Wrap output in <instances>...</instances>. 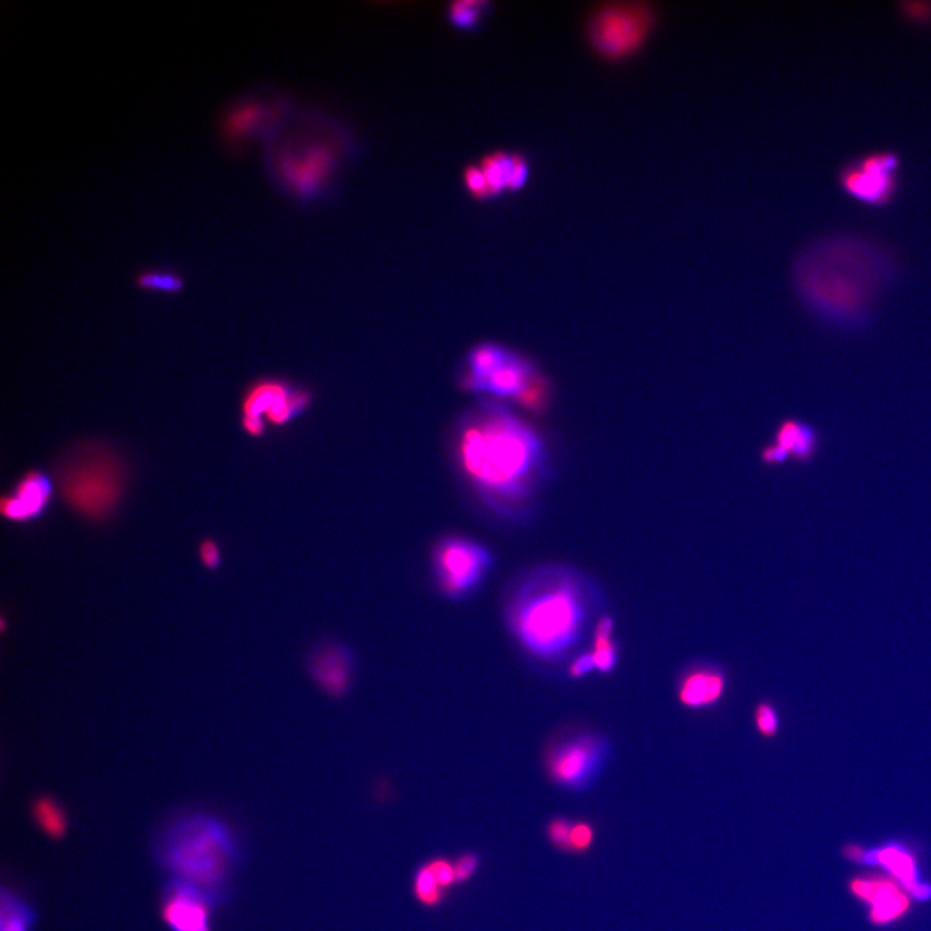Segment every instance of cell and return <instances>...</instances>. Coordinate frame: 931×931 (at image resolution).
Listing matches in <instances>:
<instances>
[{
	"label": "cell",
	"instance_id": "cell-37",
	"mask_svg": "<svg viewBox=\"0 0 931 931\" xmlns=\"http://www.w3.org/2000/svg\"><path fill=\"white\" fill-rule=\"evenodd\" d=\"M904 6L908 7L903 8V13L907 16L908 20L919 22V24H925V22L931 21V4H929V7L926 8V10L922 8L924 7V3L920 4L922 12L915 10V8L911 6V3L904 4Z\"/></svg>",
	"mask_w": 931,
	"mask_h": 931
},
{
	"label": "cell",
	"instance_id": "cell-38",
	"mask_svg": "<svg viewBox=\"0 0 931 931\" xmlns=\"http://www.w3.org/2000/svg\"><path fill=\"white\" fill-rule=\"evenodd\" d=\"M242 427H244L247 434L260 436L263 435L264 429H266V423H264L263 418L242 417Z\"/></svg>",
	"mask_w": 931,
	"mask_h": 931
},
{
	"label": "cell",
	"instance_id": "cell-36",
	"mask_svg": "<svg viewBox=\"0 0 931 931\" xmlns=\"http://www.w3.org/2000/svg\"><path fill=\"white\" fill-rule=\"evenodd\" d=\"M788 458H791L789 454L775 443L763 449L762 452V460L769 463V465H780V463L787 461Z\"/></svg>",
	"mask_w": 931,
	"mask_h": 931
},
{
	"label": "cell",
	"instance_id": "cell-26",
	"mask_svg": "<svg viewBox=\"0 0 931 931\" xmlns=\"http://www.w3.org/2000/svg\"><path fill=\"white\" fill-rule=\"evenodd\" d=\"M487 3L462 0L453 2L448 7V17L452 24L462 29H474L482 20Z\"/></svg>",
	"mask_w": 931,
	"mask_h": 931
},
{
	"label": "cell",
	"instance_id": "cell-14",
	"mask_svg": "<svg viewBox=\"0 0 931 931\" xmlns=\"http://www.w3.org/2000/svg\"><path fill=\"white\" fill-rule=\"evenodd\" d=\"M727 687L726 674L712 665H699L682 675L678 683L679 703L690 709L713 707Z\"/></svg>",
	"mask_w": 931,
	"mask_h": 931
},
{
	"label": "cell",
	"instance_id": "cell-23",
	"mask_svg": "<svg viewBox=\"0 0 931 931\" xmlns=\"http://www.w3.org/2000/svg\"><path fill=\"white\" fill-rule=\"evenodd\" d=\"M0 904V931H32L34 913L24 900L3 889Z\"/></svg>",
	"mask_w": 931,
	"mask_h": 931
},
{
	"label": "cell",
	"instance_id": "cell-10",
	"mask_svg": "<svg viewBox=\"0 0 931 931\" xmlns=\"http://www.w3.org/2000/svg\"><path fill=\"white\" fill-rule=\"evenodd\" d=\"M308 404L310 395L307 392L295 390L286 383L268 381L258 383L247 392L242 412L244 417L266 416L272 425H285L299 416Z\"/></svg>",
	"mask_w": 931,
	"mask_h": 931
},
{
	"label": "cell",
	"instance_id": "cell-40",
	"mask_svg": "<svg viewBox=\"0 0 931 931\" xmlns=\"http://www.w3.org/2000/svg\"><path fill=\"white\" fill-rule=\"evenodd\" d=\"M910 895H912L913 898L919 899V900L930 899L931 898V886L922 884V882H920V884L917 885L916 888L911 891Z\"/></svg>",
	"mask_w": 931,
	"mask_h": 931
},
{
	"label": "cell",
	"instance_id": "cell-6",
	"mask_svg": "<svg viewBox=\"0 0 931 931\" xmlns=\"http://www.w3.org/2000/svg\"><path fill=\"white\" fill-rule=\"evenodd\" d=\"M610 754L606 740L599 735H569L549 749L546 770L549 778L560 788L582 792L593 785Z\"/></svg>",
	"mask_w": 931,
	"mask_h": 931
},
{
	"label": "cell",
	"instance_id": "cell-20",
	"mask_svg": "<svg viewBox=\"0 0 931 931\" xmlns=\"http://www.w3.org/2000/svg\"><path fill=\"white\" fill-rule=\"evenodd\" d=\"M268 116L269 109L259 101L253 99L240 101L225 110L222 122H220V130L225 139L238 143L254 134L259 126L266 122Z\"/></svg>",
	"mask_w": 931,
	"mask_h": 931
},
{
	"label": "cell",
	"instance_id": "cell-11",
	"mask_svg": "<svg viewBox=\"0 0 931 931\" xmlns=\"http://www.w3.org/2000/svg\"><path fill=\"white\" fill-rule=\"evenodd\" d=\"M850 891L868 904L869 920L876 925L902 919L911 908L910 893L891 877L854 878Z\"/></svg>",
	"mask_w": 931,
	"mask_h": 931
},
{
	"label": "cell",
	"instance_id": "cell-21",
	"mask_svg": "<svg viewBox=\"0 0 931 931\" xmlns=\"http://www.w3.org/2000/svg\"><path fill=\"white\" fill-rule=\"evenodd\" d=\"M511 352L492 343L480 344L469 355V369H467L466 387L478 391L480 385L494 370L505 363Z\"/></svg>",
	"mask_w": 931,
	"mask_h": 931
},
{
	"label": "cell",
	"instance_id": "cell-4",
	"mask_svg": "<svg viewBox=\"0 0 931 931\" xmlns=\"http://www.w3.org/2000/svg\"><path fill=\"white\" fill-rule=\"evenodd\" d=\"M659 22V11L648 0H608L586 13L584 37L599 59L620 63L639 54Z\"/></svg>",
	"mask_w": 931,
	"mask_h": 931
},
{
	"label": "cell",
	"instance_id": "cell-24",
	"mask_svg": "<svg viewBox=\"0 0 931 931\" xmlns=\"http://www.w3.org/2000/svg\"><path fill=\"white\" fill-rule=\"evenodd\" d=\"M34 816L39 827L51 837L59 838L66 829V816L63 809L52 798H39L34 805Z\"/></svg>",
	"mask_w": 931,
	"mask_h": 931
},
{
	"label": "cell",
	"instance_id": "cell-35",
	"mask_svg": "<svg viewBox=\"0 0 931 931\" xmlns=\"http://www.w3.org/2000/svg\"><path fill=\"white\" fill-rule=\"evenodd\" d=\"M200 558L201 562L204 563L206 567L214 568L218 566L220 562V550L216 542L213 540H205L202 542L200 546Z\"/></svg>",
	"mask_w": 931,
	"mask_h": 931
},
{
	"label": "cell",
	"instance_id": "cell-22",
	"mask_svg": "<svg viewBox=\"0 0 931 931\" xmlns=\"http://www.w3.org/2000/svg\"><path fill=\"white\" fill-rule=\"evenodd\" d=\"M613 634H615V621H613L611 616H602L595 622L593 629V648H591L590 652L591 655H593L595 669H597L599 673H611L617 665L619 653H617V646Z\"/></svg>",
	"mask_w": 931,
	"mask_h": 931
},
{
	"label": "cell",
	"instance_id": "cell-15",
	"mask_svg": "<svg viewBox=\"0 0 931 931\" xmlns=\"http://www.w3.org/2000/svg\"><path fill=\"white\" fill-rule=\"evenodd\" d=\"M487 176L491 197L506 191H518L528 183L531 165L528 158L520 153L494 152L487 154L480 162Z\"/></svg>",
	"mask_w": 931,
	"mask_h": 931
},
{
	"label": "cell",
	"instance_id": "cell-34",
	"mask_svg": "<svg viewBox=\"0 0 931 931\" xmlns=\"http://www.w3.org/2000/svg\"><path fill=\"white\" fill-rule=\"evenodd\" d=\"M595 670L597 669H595L593 655H591V652H584L581 653V655H577L575 659L572 660L568 672L572 678L581 679L595 672Z\"/></svg>",
	"mask_w": 931,
	"mask_h": 931
},
{
	"label": "cell",
	"instance_id": "cell-9",
	"mask_svg": "<svg viewBox=\"0 0 931 931\" xmlns=\"http://www.w3.org/2000/svg\"><path fill=\"white\" fill-rule=\"evenodd\" d=\"M334 165L333 150L321 144L299 150H284L277 157L281 179L299 196H310L328 178Z\"/></svg>",
	"mask_w": 931,
	"mask_h": 931
},
{
	"label": "cell",
	"instance_id": "cell-29",
	"mask_svg": "<svg viewBox=\"0 0 931 931\" xmlns=\"http://www.w3.org/2000/svg\"><path fill=\"white\" fill-rule=\"evenodd\" d=\"M595 842L594 825L586 820L573 823L571 840H569V853L585 854L593 847Z\"/></svg>",
	"mask_w": 931,
	"mask_h": 931
},
{
	"label": "cell",
	"instance_id": "cell-2",
	"mask_svg": "<svg viewBox=\"0 0 931 931\" xmlns=\"http://www.w3.org/2000/svg\"><path fill=\"white\" fill-rule=\"evenodd\" d=\"M589 620L584 588L566 572L529 578L510 604L509 624L520 646L537 659L554 661L581 642Z\"/></svg>",
	"mask_w": 931,
	"mask_h": 931
},
{
	"label": "cell",
	"instance_id": "cell-31",
	"mask_svg": "<svg viewBox=\"0 0 931 931\" xmlns=\"http://www.w3.org/2000/svg\"><path fill=\"white\" fill-rule=\"evenodd\" d=\"M754 722H756L760 734L767 736V738L774 736L779 730V714L769 703L758 705L756 712H754Z\"/></svg>",
	"mask_w": 931,
	"mask_h": 931
},
{
	"label": "cell",
	"instance_id": "cell-12",
	"mask_svg": "<svg viewBox=\"0 0 931 931\" xmlns=\"http://www.w3.org/2000/svg\"><path fill=\"white\" fill-rule=\"evenodd\" d=\"M163 920L172 931H210V902L204 889L175 880L167 888Z\"/></svg>",
	"mask_w": 931,
	"mask_h": 931
},
{
	"label": "cell",
	"instance_id": "cell-17",
	"mask_svg": "<svg viewBox=\"0 0 931 931\" xmlns=\"http://www.w3.org/2000/svg\"><path fill=\"white\" fill-rule=\"evenodd\" d=\"M311 670L313 677L325 690L341 694L351 679L350 653L338 644H326L312 657Z\"/></svg>",
	"mask_w": 931,
	"mask_h": 931
},
{
	"label": "cell",
	"instance_id": "cell-5",
	"mask_svg": "<svg viewBox=\"0 0 931 931\" xmlns=\"http://www.w3.org/2000/svg\"><path fill=\"white\" fill-rule=\"evenodd\" d=\"M59 488L72 509L88 518H104L121 498V463L107 450L90 447L74 452L57 472Z\"/></svg>",
	"mask_w": 931,
	"mask_h": 931
},
{
	"label": "cell",
	"instance_id": "cell-25",
	"mask_svg": "<svg viewBox=\"0 0 931 931\" xmlns=\"http://www.w3.org/2000/svg\"><path fill=\"white\" fill-rule=\"evenodd\" d=\"M414 894L422 904L427 907L438 906L444 897V890L436 881L429 864L419 868L414 878Z\"/></svg>",
	"mask_w": 931,
	"mask_h": 931
},
{
	"label": "cell",
	"instance_id": "cell-19",
	"mask_svg": "<svg viewBox=\"0 0 931 931\" xmlns=\"http://www.w3.org/2000/svg\"><path fill=\"white\" fill-rule=\"evenodd\" d=\"M820 434L810 423L787 419L776 431L775 444L783 448L794 461L809 462L818 454Z\"/></svg>",
	"mask_w": 931,
	"mask_h": 931
},
{
	"label": "cell",
	"instance_id": "cell-7",
	"mask_svg": "<svg viewBox=\"0 0 931 931\" xmlns=\"http://www.w3.org/2000/svg\"><path fill=\"white\" fill-rule=\"evenodd\" d=\"M491 563L489 551L467 538H447L436 546L435 575L441 591L449 597H463L476 589Z\"/></svg>",
	"mask_w": 931,
	"mask_h": 931
},
{
	"label": "cell",
	"instance_id": "cell-39",
	"mask_svg": "<svg viewBox=\"0 0 931 931\" xmlns=\"http://www.w3.org/2000/svg\"><path fill=\"white\" fill-rule=\"evenodd\" d=\"M845 853L846 857L850 860H854V862L858 863H864V859H866L867 855V849H863V847L857 845H850L846 847Z\"/></svg>",
	"mask_w": 931,
	"mask_h": 931
},
{
	"label": "cell",
	"instance_id": "cell-16",
	"mask_svg": "<svg viewBox=\"0 0 931 931\" xmlns=\"http://www.w3.org/2000/svg\"><path fill=\"white\" fill-rule=\"evenodd\" d=\"M533 377V366L522 357L511 354L500 368L485 379L478 392H488L501 397H523L532 387Z\"/></svg>",
	"mask_w": 931,
	"mask_h": 931
},
{
	"label": "cell",
	"instance_id": "cell-1",
	"mask_svg": "<svg viewBox=\"0 0 931 931\" xmlns=\"http://www.w3.org/2000/svg\"><path fill=\"white\" fill-rule=\"evenodd\" d=\"M457 457L470 482L503 505L531 496L545 462L536 432L498 405H485L466 418L457 436Z\"/></svg>",
	"mask_w": 931,
	"mask_h": 931
},
{
	"label": "cell",
	"instance_id": "cell-13",
	"mask_svg": "<svg viewBox=\"0 0 931 931\" xmlns=\"http://www.w3.org/2000/svg\"><path fill=\"white\" fill-rule=\"evenodd\" d=\"M52 497V483L42 472L32 471L17 484L11 496L3 497L2 514L13 522L37 518Z\"/></svg>",
	"mask_w": 931,
	"mask_h": 931
},
{
	"label": "cell",
	"instance_id": "cell-33",
	"mask_svg": "<svg viewBox=\"0 0 931 931\" xmlns=\"http://www.w3.org/2000/svg\"><path fill=\"white\" fill-rule=\"evenodd\" d=\"M479 868V858L475 854H463L454 863V872H456V881L465 882L474 875Z\"/></svg>",
	"mask_w": 931,
	"mask_h": 931
},
{
	"label": "cell",
	"instance_id": "cell-8",
	"mask_svg": "<svg viewBox=\"0 0 931 931\" xmlns=\"http://www.w3.org/2000/svg\"><path fill=\"white\" fill-rule=\"evenodd\" d=\"M900 158L897 153L877 152L850 162L838 175L847 196L864 205L890 204L898 189Z\"/></svg>",
	"mask_w": 931,
	"mask_h": 931
},
{
	"label": "cell",
	"instance_id": "cell-30",
	"mask_svg": "<svg viewBox=\"0 0 931 931\" xmlns=\"http://www.w3.org/2000/svg\"><path fill=\"white\" fill-rule=\"evenodd\" d=\"M463 183L475 198L491 197L487 176H485L482 167L470 165L463 170Z\"/></svg>",
	"mask_w": 931,
	"mask_h": 931
},
{
	"label": "cell",
	"instance_id": "cell-32",
	"mask_svg": "<svg viewBox=\"0 0 931 931\" xmlns=\"http://www.w3.org/2000/svg\"><path fill=\"white\" fill-rule=\"evenodd\" d=\"M432 873L436 878V881L439 882L441 889L447 890L453 884H456V872H454V864L449 863L445 859H435L429 863Z\"/></svg>",
	"mask_w": 931,
	"mask_h": 931
},
{
	"label": "cell",
	"instance_id": "cell-3",
	"mask_svg": "<svg viewBox=\"0 0 931 931\" xmlns=\"http://www.w3.org/2000/svg\"><path fill=\"white\" fill-rule=\"evenodd\" d=\"M163 858L178 880L205 889L227 876L235 859V845L231 833L218 820L194 816L169 833Z\"/></svg>",
	"mask_w": 931,
	"mask_h": 931
},
{
	"label": "cell",
	"instance_id": "cell-28",
	"mask_svg": "<svg viewBox=\"0 0 931 931\" xmlns=\"http://www.w3.org/2000/svg\"><path fill=\"white\" fill-rule=\"evenodd\" d=\"M573 823H575L573 820L559 816V818H554L547 824V840L555 849L563 851V853H569V840H571Z\"/></svg>",
	"mask_w": 931,
	"mask_h": 931
},
{
	"label": "cell",
	"instance_id": "cell-27",
	"mask_svg": "<svg viewBox=\"0 0 931 931\" xmlns=\"http://www.w3.org/2000/svg\"><path fill=\"white\" fill-rule=\"evenodd\" d=\"M136 282L141 289L165 291V293H176L183 288L182 277L172 272L144 271L136 277Z\"/></svg>",
	"mask_w": 931,
	"mask_h": 931
},
{
	"label": "cell",
	"instance_id": "cell-18",
	"mask_svg": "<svg viewBox=\"0 0 931 931\" xmlns=\"http://www.w3.org/2000/svg\"><path fill=\"white\" fill-rule=\"evenodd\" d=\"M864 863L876 864L886 869L890 877L898 881L908 893L920 884L916 859L906 847L890 844L876 850H867Z\"/></svg>",
	"mask_w": 931,
	"mask_h": 931
}]
</instances>
